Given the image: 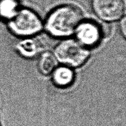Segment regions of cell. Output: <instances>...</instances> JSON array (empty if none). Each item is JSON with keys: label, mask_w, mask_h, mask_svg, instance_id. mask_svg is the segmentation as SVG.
<instances>
[{"label": "cell", "mask_w": 126, "mask_h": 126, "mask_svg": "<svg viewBox=\"0 0 126 126\" xmlns=\"http://www.w3.org/2000/svg\"><path fill=\"white\" fill-rule=\"evenodd\" d=\"M11 33L19 38L34 36L41 32L44 23L39 15L33 10L20 8L16 16L8 21Z\"/></svg>", "instance_id": "3"}, {"label": "cell", "mask_w": 126, "mask_h": 126, "mask_svg": "<svg viewBox=\"0 0 126 126\" xmlns=\"http://www.w3.org/2000/svg\"><path fill=\"white\" fill-rule=\"evenodd\" d=\"M121 22H120V30L121 31V33L124 37L126 36V18L125 17H123V18H121Z\"/></svg>", "instance_id": "10"}, {"label": "cell", "mask_w": 126, "mask_h": 126, "mask_svg": "<svg viewBox=\"0 0 126 126\" xmlns=\"http://www.w3.org/2000/svg\"><path fill=\"white\" fill-rule=\"evenodd\" d=\"M53 53L58 62L72 68L82 66L90 57L89 49L80 44L76 39L68 38L55 47Z\"/></svg>", "instance_id": "2"}, {"label": "cell", "mask_w": 126, "mask_h": 126, "mask_svg": "<svg viewBox=\"0 0 126 126\" xmlns=\"http://www.w3.org/2000/svg\"><path fill=\"white\" fill-rule=\"evenodd\" d=\"M58 61L54 53L47 51L41 53L38 62V70L42 75H48L58 66Z\"/></svg>", "instance_id": "8"}, {"label": "cell", "mask_w": 126, "mask_h": 126, "mask_svg": "<svg viewBox=\"0 0 126 126\" xmlns=\"http://www.w3.org/2000/svg\"><path fill=\"white\" fill-rule=\"evenodd\" d=\"M91 4L95 14L107 23L115 22L124 16L123 0H92Z\"/></svg>", "instance_id": "4"}, {"label": "cell", "mask_w": 126, "mask_h": 126, "mask_svg": "<svg viewBox=\"0 0 126 126\" xmlns=\"http://www.w3.org/2000/svg\"><path fill=\"white\" fill-rule=\"evenodd\" d=\"M51 75L54 84L60 88L70 87L75 79V74L72 68L63 65H58Z\"/></svg>", "instance_id": "7"}, {"label": "cell", "mask_w": 126, "mask_h": 126, "mask_svg": "<svg viewBox=\"0 0 126 126\" xmlns=\"http://www.w3.org/2000/svg\"><path fill=\"white\" fill-rule=\"evenodd\" d=\"M82 20V13L77 6L62 5L47 15L44 26L46 32L52 36L67 38L75 33Z\"/></svg>", "instance_id": "1"}, {"label": "cell", "mask_w": 126, "mask_h": 126, "mask_svg": "<svg viewBox=\"0 0 126 126\" xmlns=\"http://www.w3.org/2000/svg\"><path fill=\"white\" fill-rule=\"evenodd\" d=\"M17 52L22 57L32 59L37 56L41 51L42 46L38 39L34 36L22 38L15 44Z\"/></svg>", "instance_id": "6"}, {"label": "cell", "mask_w": 126, "mask_h": 126, "mask_svg": "<svg viewBox=\"0 0 126 126\" xmlns=\"http://www.w3.org/2000/svg\"><path fill=\"white\" fill-rule=\"evenodd\" d=\"M0 126H1V125H0Z\"/></svg>", "instance_id": "11"}, {"label": "cell", "mask_w": 126, "mask_h": 126, "mask_svg": "<svg viewBox=\"0 0 126 126\" xmlns=\"http://www.w3.org/2000/svg\"><path fill=\"white\" fill-rule=\"evenodd\" d=\"M20 9L18 0H0V18L10 20L16 16Z\"/></svg>", "instance_id": "9"}, {"label": "cell", "mask_w": 126, "mask_h": 126, "mask_svg": "<svg viewBox=\"0 0 126 126\" xmlns=\"http://www.w3.org/2000/svg\"><path fill=\"white\" fill-rule=\"evenodd\" d=\"M74 34L76 40L88 49L96 46L104 38L102 26L92 20H82Z\"/></svg>", "instance_id": "5"}]
</instances>
